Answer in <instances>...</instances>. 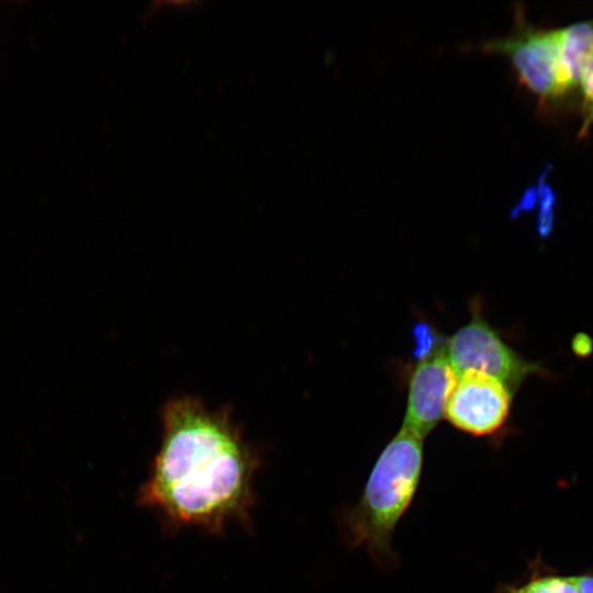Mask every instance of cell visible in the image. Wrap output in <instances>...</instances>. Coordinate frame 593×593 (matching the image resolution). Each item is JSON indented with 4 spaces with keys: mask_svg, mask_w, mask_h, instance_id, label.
Listing matches in <instances>:
<instances>
[{
    "mask_svg": "<svg viewBox=\"0 0 593 593\" xmlns=\"http://www.w3.org/2000/svg\"><path fill=\"white\" fill-rule=\"evenodd\" d=\"M161 425L141 505L172 528L221 533L233 523L247 525L259 457L232 412L183 395L164 405Z\"/></svg>",
    "mask_w": 593,
    "mask_h": 593,
    "instance_id": "cell-1",
    "label": "cell"
},
{
    "mask_svg": "<svg viewBox=\"0 0 593 593\" xmlns=\"http://www.w3.org/2000/svg\"><path fill=\"white\" fill-rule=\"evenodd\" d=\"M423 470V438L402 427L378 457L359 501L343 511L351 548L363 547L381 570L395 568L394 529L409 510Z\"/></svg>",
    "mask_w": 593,
    "mask_h": 593,
    "instance_id": "cell-2",
    "label": "cell"
},
{
    "mask_svg": "<svg viewBox=\"0 0 593 593\" xmlns=\"http://www.w3.org/2000/svg\"><path fill=\"white\" fill-rule=\"evenodd\" d=\"M445 347L448 361L458 376L466 371L483 372L501 380L512 391L529 374L541 370L506 345L477 311Z\"/></svg>",
    "mask_w": 593,
    "mask_h": 593,
    "instance_id": "cell-3",
    "label": "cell"
},
{
    "mask_svg": "<svg viewBox=\"0 0 593 593\" xmlns=\"http://www.w3.org/2000/svg\"><path fill=\"white\" fill-rule=\"evenodd\" d=\"M459 377L445 409L446 418L474 436L500 430L508 419L513 391L483 372L466 371Z\"/></svg>",
    "mask_w": 593,
    "mask_h": 593,
    "instance_id": "cell-4",
    "label": "cell"
},
{
    "mask_svg": "<svg viewBox=\"0 0 593 593\" xmlns=\"http://www.w3.org/2000/svg\"><path fill=\"white\" fill-rule=\"evenodd\" d=\"M480 49L506 55L519 81L539 98L562 96L558 81V31H539L519 23L515 34L488 41Z\"/></svg>",
    "mask_w": 593,
    "mask_h": 593,
    "instance_id": "cell-5",
    "label": "cell"
},
{
    "mask_svg": "<svg viewBox=\"0 0 593 593\" xmlns=\"http://www.w3.org/2000/svg\"><path fill=\"white\" fill-rule=\"evenodd\" d=\"M457 379L444 344L419 360L410 378L402 427L424 439L445 415Z\"/></svg>",
    "mask_w": 593,
    "mask_h": 593,
    "instance_id": "cell-6",
    "label": "cell"
},
{
    "mask_svg": "<svg viewBox=\"0 0 593 593\" xmlns=\"http://www.w3.org/2000/svg\"><path fill=\"white\" fill-rule=\"evenodd\" d=\"M592 53V23H578L558 30V81L561 94L578 85L582 68Z\"/></svg>",
    "mask_w": 593,
    "mask_h": 593,
    "instance_id": "cell-7",
    "label": "cell"
},
{
    "mask_svg": "<svg viewBox=\"0 0 593 593\" xmlns=\"http://www.w3.org/2000/svg\"><path fill=\"white\" fill-rule=\"evenodd\" d=\"M503 593H580L573 575L559 573H534L528 580L516 585H507Z\"/></svg>",
    "mask_w": 593,
    "mask_h": 593,
    "instance_id": "cell-8",
    "label": "cell"
},
{
    "mask_svg": "<svg viewBox=\"0 0 593 593\" xmlns=\"http://www.w3.org/2000/svg\"><path fill=\"white\" fill-rule=\"evenodd\" d=\"M413 337L415 347L413 349L414 357L418 360L430 356L438 347L443 345L439 336L433 327L426 323H418L413 328Z\"/></svg>",
    "mask_w": 593,
    "mask_h": 593,
    "instance_id": "cell-9",
    "label": "cell"
},
{
    "mask_svg": "<svg viewBox=\"0 0 593 593\" xmlns=\"http://www.w3.org/2000/svg\"><path fill=\"white\" fill-rule=\"evenodd\" d=\"M580 82L584 104V123L581 132L584 133L593 123V53L582 68Z\"/></svg>",
    "mask_w": 593,
    "mask_h": 593,
    "instance_id": "cell-10",
    "label": "cell"
},
{
    "mask_svg": "<svg viewBox=\"0 0 593 593\" xmlns=\"http://www.w3.org/2000/svg\"><path fill=\"white\" fill-rule=\"evenodd\" d=\"M537 201L536 186L527 188L518 204L512 210V216L519 215L521 212L530 211Z\"/></svg>",
    "mask_w": 593,
    "mask_h": 593,
    "instance_id": "cell-11",
    "label": "cell"
},
{
    "mask_svg": "<svg viewBox=\"0 0 593 593\" xmlns=\"http://www.w3.org/2000/svg\"><path fill=\"white\" fill-rule=\"evenodd\" d=\"M593 349L591 338L585 334H578L572 340V350L579 357H588Z\"/></svg>",
    "mask_w": 593,
    "mask_h": 593,
    "instance_id": "cell-12",
    "label": "cell"
},
{
    "mask_svg": "<svg viewBox=\"0 0 593 593\" xmlns=\"http://www.w3.org/2000/svg\"><path fill=\"white\" fill-rule=\"evenodd\" d=\"M580 593H593V571L574 574Z\"/></svg>",
    "mask_w": 593,
    "mask_h": 593,
    "instance_id": "cell-13",
    "label": "cell"
}]
</instances>
